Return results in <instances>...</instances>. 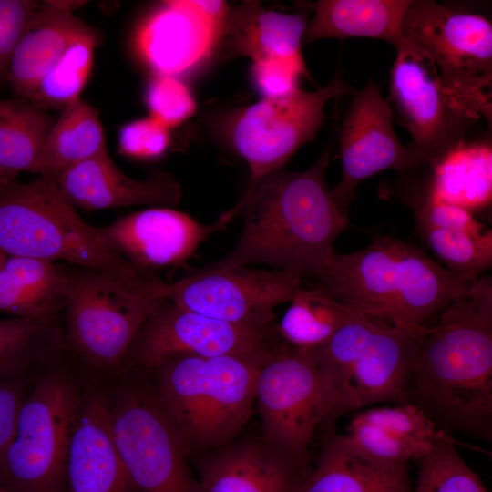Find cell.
<instances>
[{
    "instance_id": "6da1fadb",
    "label": "cell",
    "mask_w": 492,
    "mask_h": 492,
    "mask_svg": "<svg viewBox=\"0 0 492 492\" xmlns=\"http://www.w3.org/2000/svg\"><path fill=\"white\" fill-rule=\"evenodd\" d=\"M407 403L438 429L492 440V282L478 277L465 294L424 325Z\"/></svg>"
},
{
    "instance_id": "7a4b0ae2",
    "label": "cell",
    "mask_w": 492,
    "mask_h": 492,
    "mask_svg": "<svg viewBox=\"0 0 492 492\" xmlns=\"http://www.w3.org/2000/svg\"><path fill=\"white\" fill-rule=\"evenodd\" d=\"M334 134L317 160L302 171L282 169L251 181L229 211L242 215L243 226L233 247L201 269L215 271L270 265L302 276L333 253L336 239L349 226L325 179Z\"/></svg>"
},
{
    "instance_id": "3957f363",
    "label": "cell",
    "mask_w": 492,
    "mask_h": 492,
    "mask_svg": "<svg viewBox=\"0 0 492 492\" xmlns=\"http://www.w3.org/2000/svg\"><path fill=\"white\" fill-rule=\"evenodd\" d=\"M312 276L352 310L410 329L424 325L477 279L451 272L414 244L383 234L360 251L332 253Z\"/></svg>"
},
{
    "instance_id": "277c9868",
    "label": "cell",
    "mask_w": 492,
    "mask_h": 492,
    "mask_svg": "<svg viewBox=\"0 0 492 492\" xmlns=\"http://www.w3.org/2000/svg\"><path fill=\"white\" fill-rule=\"evenodd\" d=\"M270 349L244 355L179 356L158 368L156 396L187 451L224 446L244 426Z\"/></svg>"
},
{
    "instance_id": "5b68a950",
    "label": "cell",
    "mask_w": 492,
    "mask_h": 492,
    "mask_svg": "<svg viewBox=\"0 0 492 492\" xmlns=\"http://www.w3.org/2000/svg\"><path fill=\"white\" fill-rule=\"evenodd\" d=\"M0 251L6 256L51 261L128 279L152 276L110 250L97 227L85 222L51 176L0 187Z\"/></svg>"
},
{
    "instance_id": "8992f818",
    "label": "cell",
    "mask_w": 492,
    "mask_h": 492,
    "mask_svg": "<svg viewBox=\"0 0 492 492\" xmlns=\"http://www.w3.org/2000/svg\"><path fill=\"white\" fill-rule=\"evenodd\" d=\"M424 325L395 326L357 312L329 341L313 349L340 415L376 403H407Z\"/></svg>"
},
{
    "instance_id": "52a82bcc",
    "label": "cell",
    "mask_w": 492,
    "mask_h": 492,
    "mask_svg": "<svg viewBox=\"0 0 492 492\" xmlns=\"http://www.w3.org/2000/svg\"><path fill=\"white\" fill-rule=\"evenodd\" d=\"M65 340L82 360L115 368L129 356L145 322L163 301L156 276L128 279L73 266Z\"/></svg>"
},
{
    "instance_id": "ba28073f",
    "label": "cell",
    "mask_w": 492,
    "mask_h": 492,
    "mask_svg": "<svg viewBox=\"0 0 492 492\" xmlns=\"http://www.w3.org/2000/svg\"><path fill=\"white\" fill-rule=\"evenodd\" d=\"M402 37L435 64L445 87L489 126L492 120V24L454 3L412 0Z\"/></svg>"
},
{
    "instance_id": "9c48e42d",
    "label": "cell",
    "mask_w": 492,
    "mask_h": 492,
    "mask_svg": "<svg viewBox=\"0 0 492 492\" xmlns=\"http://www.w3.org/2000/svg\"><path fill=\"white\" fill-rule=\"evenodd\" d=\"M81 400L60 372L26 393L0 458V486L12 492H66L68 449Z\"/></svg>"
},
{
    "instance_id": "30bf717a",
    "label": "cell",
    "mask_w": 492,
    "mask_h": 492,
    "mask_svg": "<svg viewBox=\"0 0 492 492\" xmlns=\"http://www.w3.org/2000/svg\"><path fill=\"white\" fill-rule=\"evenodd\" d=\"M255 403L263 440L311 472L309 445L316 428L329 416L340 415L313 350L297 348L282 338L276 342L260 367Z\"/></svg>"
},
{
    "instance_id": "8fae6325",
    "label": "cell",
    "mask_w": 492,
    "mask_h": 492,
    "mask_svg": "<svg viewBox=\"0 0 492 492\" xmlns=\"http://www.w3.org/2000/svg\"><path fill=\"white\" fill-rule=\"evenodd\" d=\"M395 49L387 100L393 121L410 133V147L434 166L466 143L480 118L445 87L424 51L404 37Z\"/></svg>"
},
{
    "instance_id": "7c38bea8",
    "label": "cell",
    "mask_w": 492,
    "mask_h": 492,
    "mask_svg": "<svg viewBox=\"0 0 492 492\" xmlns=\"http://www.w3.org/2000/svg\"><path fill=\"white\" fill-rule=\"evenodd\" d=\"M337 70L324 87L314 91L298 89L277 98H262L243 108L234 118L231 139L251 169V181L284 169L304 144L315 140L326 116V104L354 94Z\"/></svg>"
},
{
    "instance_id": "4fadbf2b",
    "label": "cell",
    "mask_w": 492,
    "mask_h": 492,
    "mask_svg": "<svg viewBox=\"0 0 492 492\" xmlns=\"http://www.w3.org/2000/svg\"><path fill=\"white\" fill-rule=\"evenodd\" d=\"M111 434L138 492H198L188 451L156 394L133 387L109 405Z\"/></svg>"
},
{
    "instance_id": "5bb4252c",
    "label": "cell",
    "mask_w": 492,
    "mask_h": 492,
    "mask_svg": "<svg viewBox=\"0 0 492 492\" xmlns=\"http://www.w3.org/2000/svg\"><path fill=\"white\" fill-rule=\"evenodd\" d=\"M302 277L292 270L199 268L178 281H161L158 293L163 300L214 319L272 328L274 308L292 301L301 288Z\"/></svg>"
},
{
    "instance_id": "9a60e30c",
    "label": "cell",
    "mask_w": 492,
    "mask_h": 492,
    "mask_svg": "<svg viewBox=\"0 0 492 492\" xmlns=\"http://www.w3.org/2000/svg\"><path fill=\"white\" fill-rule=\"evenodd\" d=\"M277 326L255 328L231 323L163 300L145 322L130 350L140 365L158 369L185 356L244 355L271 348Z\"/></svg>"
},
{
    "instance_id": "2e32d148",
    "label": "cell",
    "mask_w": 492,
    "mask_h": 492,
    "mask_svg": "<svg viewBox=\"0 0 492 492\" xmlns=\"http://www.w3.org/2000/svg\"><path fill=\"white\" fill-rule=\"evenodd\" d=\"M338 142L342 178L332 195L346 218L356 189L364 179L385 169L405 172L427 165L398 138L388 102L372 77L354 93Z\"/></svg>"
},
{
    "instance_id": "e0dca14e",
    "label": "cell",
    "mask_w": 492,
    "mask_h": 492,
    "mask_svg": "<svg viewBox=\"0 0 492 492\" xmlns=\"http://www.w3.org/2000/svg\"><path fill=\"white\" fill-rule=\"evenodd\" d=\"M233 220L229 211L203 224L172 207L155 206L97 227L101 241L133 265L150 271L183 263L212 234Z\"/></svg>"
},
{
    "instance_id": "ac0fdd59",
    "label": "cell",
    "mask_w": 492,
    "mask_h": 492,
    "mask_svg": "<svg viewBox=\"0 0 492 492\" xmlns=\"http://www.w3.org/2000/svg\"><path fill=\"white\" fill-rule=\"evenodd\" d=\"M229 6L223 1H169L141 27L138 45L156 75L187 72L221 39Z\"/></svg>"
},
{
    "instance_id": "d6986e66",
    "label": "cell",
    "mask_w": 492,
    "mask_h": 492,
    "mask_svg": "<svg viewBox=\"0 0 492 492\" xmlns=\"http://www.w3.org/2000/svg\"><path fill=\"white\" fill-rule=\"evenodd\" d=\"M53 178L71 204L88 210L134 205L173 207L181 199V187L171 174L156 170L145 179H134L116 166L108 150Z\"/></svg>"
},
{
    "instance_id": "ffe728a7",
    "label": "cell",
    "mask_w": 492,
    "mask_h": 492,
    "mask_svg": "<svg viewBox=\"0 0 492 492\" xmlns=\"http://www.w3.org/2000/svg\"><path fill=\"white\" fill-rule=\"evenodd\" d=\"M200 466L198 492H299L310 471L263 441L228 444Z\"/></svg>"
},
{
    "instance_id": "44dd1931",
    "label": "cell",
    "mask_w": 492,
    "mask_h": 492,
    "mask_svg": "<svg viewBox=\"0 0 492 492\" xmlns=\"http://www.w3.org/2000/svg\"><path fill=\"white\" fill-rule=\"evenodd\" d=\"M66 492H138L111 434L109 405L97 393L81 400L68 449Z\"/></svg>"
},
{
    "instance_id": "7402d4cb",
    "label": "cell",
    "mask_w": 492,
    "mask_h": 492,
    "mask_svg": "<svg viewBox=\"0 0 492 492\" xmlns=\"http://www.w3.org/2000/svg\"><path fill=\"white\" fill-rule=\"evenodd\" d=\"M409 204L422 241L437 261L456 274L478 278L492 265V231L462 207L429 200L424 193Z\"/></svg>"
},
{
    "instance_id": "603a6c76",
    "label": "cell",
    "mask_w": 492,
    "mask_h": 492,
    "mask_svg": "<svg viewBox=\"0 0 492 492\" xmlns=\"http://www.w3.org/2000/svg\"><path fill=\"white\" fill-rule=\"evenodd\" d=\"M101 39L97 29L53 1L40 4L15 48L7 83L17 97L31 100L43 78L74 43Z\"/></svg>"
},
{
    "instance_id": "cb8c5ba5",
    "label": "cell",
    "mask_w": 492,
    "mask_h": 492,
    "mask_svg": "<svg viewBox=\"0 0 492 492\" xmlns=\"http://www.w3.org/2000/svg\"><path fill=\"white\" fill-rule=\"evenodd\" d=\"M408 465L371 459L331 432L299 492H412Z\"/></svg>"
},
{
    "instance_id": "d4e9b609",
    "label": "cell",
    "mask_w": 492,
    "mask_h": 492,
    "mask_svg": "<svg viewBox=\"0 0 492 492\" xmlns=\"http://www.w3.org/2000/svg\"><path fill=\"white\" fill-rule=\"evenodd\" d=\"M306 26L302 14L267 10L259 2L247 1L230 10L221 39L230 54L252 62L303 59L301 46Z\"/></svg>"
},
{
    "instance_id": "484cf974",
    "label": "cell",
    "mask_w": 492,
    "mask_h": 492,
    "mask_svg": "<svg viewBox=\"0 0 492 492\" xmlns=\"http://www.w3.org/2000/svg\"><path fill=\"white\" fill-rule=\"evenodd\" d=\"M69 291V268L55 261L7 256L0 267V313L12 317L55 321Z\"/></svg>"
},
{
    "instance_id": "4316f807",
    "label": "cell",
    "mask_w": 492,
    "mask_h": 492,
    "mask_svg": "<svg viewBox=\"0 0 492 492\" xmlns=\"http://www.w3.org/2000/svg\"><path fill=\"white\" fill-rule=\"evenodd\" d=\"M412 0H320L307 25L302 43L325 38L369 37L394 47L402 38V25Z\"/></svg>"
},
{
    "instance_id": "83f0119b",
    "label": "cell",
    "mask_w": 492,
    "mask_h": 492,
    "mask_svg": "<svg viewBox=\"0 0 492 492\" xmlns=\"http://www.w3.org/2000/svg\"><path fill=\"white\" fill-rule=\"evenodd\" d=\"M431 168L426 197L473 212L488 206L492 197L490 143H466Z\"/></svg>"
},
{
    "instance_id": "f1b7e54d",
    "label": "cell",
    "mask_w": 492,
    "mask_h": 492,
    "mask_svg": "<svg viewBox=\"0 0 492 492\" xmlns=\"http://www.w3.org/2000/svg\"><path fill=\"white\" fill-rule=\"evenodd\" d=\"M107 151L97 110L78 98L62 109L52 125L40 157L39 175L55 177Z\"/></svg>"
},
{
    "instance_id": "f546056e",
    "label": "cell",
    "mask_w": 492,
    "mask_h": 492,
    "mask_svg": "<svg viewBox=\"0 0 492 492\" xmlns=\"http://www.w3.org/2000/svg\"><path fill=\"white\" fill-rule=\"evenodd\" d=\"M54 122L47 110L29 100L0 99V167L15 178L21 171L37 173Z\"/></svg>"
},
{
    "instance_id": "4dcf8cb0",
    "label": "cell",
    "mask_w": 492,
    "mask_h": 492,
    "mask_svg": "<svg viewBox=\"0 0 492 492\" xmlns=\"http://www.w3.org/2000/svg\"><path fill=\"white\" fill-rule=\"evenodd\" d=\"M290 302L277 331L284 342L305 350L324 344L357 313L320 287H301Z\"/></svg>"
},
{
    "instance_id": "1f68e13d",
    "label": "cell",
    "mask_w": 492,
    "mask_h": 492,
    "mask_svg": "<svg viewBox=\"0 0 492 492\" xmlns=\"http://www.w3.org/2000/svg\"><path fill=\"white\" fill-rule=\"evenodd\" d=\"M62 346L63 333L56 320L0 319V380L20 376L32 364L57 354Z\"/></svg>"
},
{
    "instance_id": "d6a6232c",
    "label": "cell",
    "mask_w": 492,
    "mask_h": 492,
    "mask_svg": "<svg viewBox=\"0 0 492 492\" xmlns=\"http://www.w3.org/2000/svg\"><path fill=\"white\" fill-rule=\"evenodd\" d=\"M417 461V482L412 492H488L447 433L437 438Z\"/></svg>"
},
{
    "instance_id": "836d02e7",
    "label": "cell",
    "mask_w": 492,
    "mask_h": 492,
    "mask_svg": "<svg viewBox=\"0 0 492 492\" xmlns=\"http://www.w3.org/2000/svg\"><path fill=\"white\" fill-rule=\"evenodd\" d=\"M101 39L87 38L70 46L43 78L30 100L45 110L63 109L80 98L91 72L94 49Z\"/></svg>"
},
{
    "instance_id": "e575fe53",
    "label": "cell",
    "mask_w": 492,
    "mask_h": 492,
    "mask_svg": "<svg viewBox=\"0 0 492 492\" xmlns=\"http://www.w3.org/2000/svg\"><path fill=\"white\" fill-rule=\"evenodd\" d=\"M344 436L363 455L390 464H409L413 459L418 460L433 445L401 439L355 415L351 419Z\"/></svg>"
},
{
    "instance_id": "d590c367",
    "label": "cell",
    "mask_w": 492,
    "mask_h": 492,
    "mask_svg": "<svg viewBox=\"0 0 492 492\" xmlns=\"http://www.w3.org/2000/svg\"><path fill=\"white\" fill-rule=\"evenodd\" d=\"M359 419L404 440L431 445L446 432L412 403L369 408L355 414Z\"/></svg>"
},
{
    "instance_id": "8d00e7d4",
    "label": "cell",
    "mask_w": 492,
    "mask_h": 492,
    "mask_svg": "<svg viewBox=\"0 0 492 492\" xmlns=\"http://www.w3.org/2000/svg\"><path fill=\"white\" fill-rule=\"evenodd\" d=\"M145 101L151 118L168 128L179 126L196 109L194 97L188 86L178 77L156 75L149 82Z\"/></svg>"
},
{
    "instance_id": "74e56055",
    "label": "cell",
    "mask_w": 492,
    "mask_h": 492,
    "mask_svg": "<svg viewBox=\"0 0 492 492\" xmlns=\"http://www.w3.org/2000/svg\"><path fill=\"white\" fill-rule=\"evenodd\" d=\"M253 82L263 98L289 96L299 88L302 77L311 79L304 59L276 58L253 62Z\"/></svg>"
},
{
    "instance_id": "f35d334b",
    "label": "cell",
    "mask_w": 492,
    "mask_h": 492,
    "mask_svg": "<svg viewBox=\"0 0 492 492\" xmlns=\"http://www.w3.org/2000/svg\"><path fill=\"white\" fill-rule=\"evenodd\" d=\"M169 139V128L148 117L128 122L120 128L118 149L128 157L151 159L166 152Z\"/></svg>"
},
{
    "instance_id": "ab89813d",
    "label": "cell",
    "mask_w": 492,
    "mask_h": 492,
    "mask_svg": "<svg viewBox=\"0 0 492 492\" xmlns=\"http://www.w3.org/2000/svg\"><path fill=\"white\" fill-rule=\"evenodd\" d=\"M39 5L33 0H0V88L7 82L17 42Z\"/></svg>"
},
{
    "instance_id": "60d3db41",
    "label": "cell",
    "mask_w": 492,
    "mask_h": 492,
    "mask_svg": "<svg viewBox=\"0 0 492 492\" xmlns=\"http://www.w3.org/2000/svg\"><path fill=\"white\" fill-rule=\"evenodd\" d=\"M26 395L25 385L19 376L0 380V458L13 436Z\"/></svg>"
},
{
    "instance_id": "b9f144b4",
    "label": "cell",
    "mask_w": 492,
    "mask_h": 492,
    "mask_svg": "<svg viewBox=\"0 0 492 492\" xmlns=\"http://www.w3.org/2000/svg\"><path fill=\"white\" fill-rule=\"evenodd\" d=\"M15 178L0 167V187L15 180Z\"/></svg>"
},
{
    "instance_id": "7bdbcfd3",
    "label": "cell",
    "mask_w": 492,
    "mask_h": 492,
    "mask_svg": "<svg viewBox=\"0 0 492 492\" xmlns=\"http://www.w3.org/2000/svg\"><path fill=\"white\" fill-rule=\"evenodd\" d=\"M0 492H12V491H10V490H8V489H6V488L0 486Z\"/></svg>"
}]
</instances>
